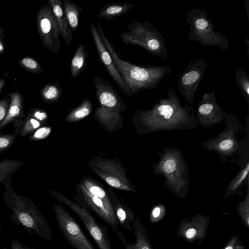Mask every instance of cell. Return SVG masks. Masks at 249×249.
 <instances>
[{
    "label": "cell",
    "instance_id": "6da1fadb",
    "mask_svg": "<svg viewBox=\"0 0 249 249\" xmlns=\"http://www.w3.org/2000/svg\"><path fill=\"white\" fill-rule=\"evenodd\" d=\"M97 31L118 71L134 94L148 89H154L167 74L171 72L169 66L142 67L122 59L111 42L105 35L101 22Z\"/></svg>",
    "mask_w": 249,
    "mask_h": 249
},
{
    "label": "cell",
    "instance_id": "7a4b0ae2",
    "mask_svg": "<svg viewBox=\"0 0 249 249\" xmlns=\"http://www.w3.org/2000/svg\"><path fill=\"white\" fill-rule=\"evenodd\" d=\"M5 188L3 200L13 212L12 221L21 225L30 234H36L48 241H52V233L47 221L33 201L18 195L11 184Z\"/></svg>",
    "mask_w": 249,
    "mask_h": 249
},
{
    "label": "cell",
    "instance_id": "3957f363",
    "mask_svg": "<svg viewBox=\"0 0 249 249\" xmlns=\"http://www.w3.org/2000/svg\"><path fill=\"white\" fill-rule=\"evenodd\" d=\"M192 111V107L187 104L182 107L174 91L169 89L168 96L160 99L150 112L153 119L156 121V129L168 131L179 129L178 126L183 129L179 123L183 125V123H186L184 121L195 118L194 114H190Z\"/></svg>",
    "mask_w": 249,
    "mask_h": 249
},
{
    "label": "cell",
    "instance_id": "277c9868",
    "mask_svg": "<svg viewBox=\"0 0 249 249\" xmlns=\"http://www.w3.org/2000/svg\"><path fill=\"white\" fill-rule=\"evenodd\" d=\"M127 29L119 36L124 44L139 47L166 59L167 49L163 36L150 22L133 20Z\"/></svg>",
    "mask_w": 249,
    "mask_h": 249
},
{
    "label": "cell",
    "instance_id": "5b68a950",
    "mask_svg": "<svg viewBox=\"0 0 249 249\" xmlns=\"http://www.w3.org/2000/svg\"><path fill=\"white\" fill-rule=\"evenodd\" d=\"M186 19L190 24L188 37L190 40H196L206 47L216 45L222 50L228 48L229 42L227 38L214 31V25L208 19L204 10L192 9L187 14Z\"/></svg>",
    "mask_w": 249,
    "mask_h": 249
},
{
    "label": "cell",
    "instance_id": "8992f818",
    "mask_svg": "<svg viewBox=\"0 0 249 249\" xmlns=\"http://www.w3.org/2000/svg\"><path fill=\"white\" fill-rule=\"evenodd\" d=\"M36 22L44 47L53 53L58 52L61 47L60 34L55 16L48 4L42 6L38 11Z\"/></svg>",
    "mask_w": 249,
    "mask_h": 249
},
{
    "label": "cell",
    "instance_id": "52a82bcc",
    "mask_svg": "<svg viewBox=\"0 0 249 249\" xmlns=\"http://www.w3.org/2000/svg\"><path fill=\"white\" fill-rule=\"evenodd\" d=\"M54 213L60 231L70 245L75 249H96L70 214L59 205Z\"/></svg>",
    "mask_w": 249,
    "mask_h": 249
},
{
    "label": "cell",
    "instance_id": "ba28073f",
    "mask_svg": "<svg viewBox=\"0 0 249 249\" xmlns=\"http://www.w3.org/2000/svg\"><path fill=\"white\" fill-rule=\"evenodd\" d=\"M206 67L207 63L202 59H195L190 62L179 77V91L189 104L194 101Z\"/></svg>",
    "mask_w": 249,
    "mask_h": 249
},
{
    "label": "cell",
    "instance_id": "9c48e42d",
    "mask_svg": "<svg viewBox=\"0 0 249 249\" xmlns=\"http://www.w3.org/2000/svg\"><path fill=\"white\" fill-rule=\"evenodd\" d=\"M66 202L81 219L98 248L112 249L108 238L107 228L99 224L88 210L68 200Z\"/></svg>",
    "mask_w": 249,
    "mask_h": 249
},
{
    "label": "cell",
    "instance_id": "30bf717a",
    "mask_svg": "<svg viewBox=\"0 0 249 249\" xmlns=\"http://www.w3.org/2000/svg\"><path fill=\"white\" fill-rule=\"evenodd\" d=\"M210 223V217L197 213L190 218L186 217L179 224L177 237L183 238L189 243L202 242L206 236Z\"/></svg>",
    "mask_w": 249,
    "mask_h": 249
},
{
    "label": "cell",
    "instance_id": "8fae6325",
    "mask_svg": "<svg viewBox=\"0 0 249 249\" xmlns=\"http://www.w3.org/2000/svg\"><path fill=\"white\" fill-rule=\"evenodd\" d=\"M90 29L99 60L106 68L109 75L117 84L121 90L127 95H134V94L131 90L127 83L116 68L109 53L99 35L97 28L92 22H90Z\"/></svg>",
    "mask_w": 249,
    "mask_h": 249
},
{
    "label": "cell",
    "instance_id": "7c38bea8",
    "mask_svg": "<svg viewBox=\"0 0 249 249\" xmlns=\"http://www.w3.org/2000/svg\"><path fill=\"white\" fill-rule=\"evenodd\" d=\"M11 98L8 112L0 123V131L4 127L12 124L17 128L22 127L26 116L24 105V97L19 91L7 94Z\"/></svg>",
    "mask_w": 249,
    "mask_h": 249
},
{
    "label": "cell",
    "instance_id": "4fadbf2b",
    "mask_svg": "<svg viewBox=\"0 0 249 249\" xmlns=\"http://www.w3.org/2000/svg\"><path fill=\"white\" fill-rule=\"evenodd\" d=\"M93 85L97 98L104 107H116L121 104L120 96L108 81L96 75L93 79Z\"/></svg>",
    "mask_w": 249,
    "mask_h": 249
},
{
    "label": "cell",
    "instance_id": "5bb4252c",
    "mask_svg": "<svg viewBox=\"0 0 249 249\" xmlns=\"http://www.w3.org/2000/svg\"><path fill=\"white\" fill-rule=\"evenodd\" d=\"M134 234L136 237L134 243H128L120 231L117 235L124 246V249H153L146 235V231L137 216L133 222Z\"/></svg>",
    "mask_w": 249,
    "mask_h": 249
},
{
    "label": "cell",
    "instance_id": "9a60e30c",
    "mask_svg": "<svg viewBox=\"0 0 249 249\" xmlns=\"http://www.w3.org/2000/svg\"><path fill=\"white\" fill-rule=\"evenodd\" d=\"M48 4L56 18L60 35L62 36L66 46H69L72 40V31L65 15L63 1L61 0H48Z\"/></svg>",
    "mask_w": 249,
    "mask_h": 249
},
{
    "label": "cell",
    "instance_id": "2e32d148",
    "mask_svg": "<svg viewBox=\"0 0 249 249\" xmlns=\"http://www.w3.org/2000/svg\"><path fill=\"white\" fill-rule=\"evenodd\" d=\"M214 93V92H213L203 94L202 99L198 106L197 116L199 115V117L210 118L211 117L217 116L218 114H225L216 101Z\"/></svg>",
    "mask_w": 249,
    "mask_h": 249
},
{
    "label": "cell",
    "instance_id": "e0dca14e",
    "mask_svg": "<svg viewBox=\"0 0 249 249\" xmlns=\"http://www.w3.org/2000/svg\"><path fill=\"white\" fill-rule=\"evenodd\" d=\"M134 4L130 3L113 2L106 4L101 9L98 17L105 18L107 21L128 11Z\"/></svg>",
    "mask_w": 249,
    "mask_h": 249
},
{
    "label": "cell",
    "instance_id": "ac0fdd59",
    "mask_svg": "<svg viewBox=\"0 0 249 249\" xmlns=\"http://www.w3.org/2000/svg\"><path fill=\"white\" fill-rule=\"evenodd\" d=\"M88 53L85 46L80 44L75 50L71 62V74L75 79L80 75L87 64Z\"/></svg>",
    "mask_w": 249,
    "mask_h": 249
},
{
    "label": "cell",
    "instance_id": "d6986e66",
    "mask_svg": "<svg viewBox=\"0 0 249 249\" xmlns=\"http://www.w3.org/2000/svg\"><path fill=\"white\" fill-rule=\"evenodd\" d=\"M21 160L4 159L0 161V183L5 187L10 185L12 181V176L22 165Z\"/></svg>",
    "mask_w": 249,
    "mask_h": 249
},
{
    "label": "cell",
    "instance_id": "ffe728a7",
    "mask_svg": "<svg viewBox=\"0 0 249 249\" xmlns=\"http://www.w3.org/2000/svg\"><path fill=\"white\" fill-rule=\"evenodd\" d=\"M63 6L65 15L71 31H76L79 25L82 8L70 0H64L63 1Z\"/></svg>",
    "mask_w": 249,
    "mask_h": 249
},
{
    "label": "cell",
    "instance_id": "44dd1931",
    "mask_svg": "<svg viewBox=\"0 0 249 249\" xmlns=\"http://www.w3.org/2000/svg\"><path fill=\"white\" fill-rule=\"evenodd\" d=\"M62 89L59 81L53 83H48L40 91L42 99L47 103L50 104L58 101L62 94Z\"/></svg>",
    "mask_w": 249,
    "mask_h": 249
},
{
    "label": "cell",
    "instance_id": "7402d4cb",
    "mask_svg": "<svg viewBox=\"0 0 249 249\" xmlns=\"http://www.w3.org/2000/svg\"><path fill=\"white\" fill-rule=\"evenodd\" d=\"M118 224L126 230L133 231L131 223L135 220V216L130 210L117 205L113 208Z\"/></svg>",
    "mask_w": 249,
    "mask_h": 249
},
{
    "label": "cell",
    "instance_id": "603a6c76",
    "mask_svg": "<svg viewBox=\"0 0 249 249\" xmlns=\"http://www.w3.org/2000/svg\"><path fill=\"white\" fill-rule=\"evenodd\" d=\"M249 170V162H247L244 168L237 174L236 177H235L229 184L224 195L225 198H227L229 196L233 194H237L238 195L241 196L239 191L241 188L242 183L247 178Z\"/></svg>",
    "mask_w": 249,
    "mask_h": 249
},
{
    "label": "cell",
    "instance_id": "cb8c5ba5",
    "mask_svg": "<svg viewBox=\"0 0 249 249\" xmlns=\"http://www.w3.org/2000/svg\"><path fill=\"white\" fill-rule=\"evenodd\" d=\"M21 68L28 72L37 74L42 71V68L39 62L32 56H25L18 61Z\"/></svg>",
    "mask_w": 249,
    "mask_h": 249
},
{
    "label": "cell",
    "instance_id": "d4e9b609",
    "mask_svg": "<svg viewBox=\"0 0 249 249\" xmlns=\"http://www.w3.org/2000/svg\"><path fill=\"white\" fill-rule=\"evenodd\" d=\"M22 127L16 128L12 133L0 135V154L7 150L13 145L17 137L20 135Z\"/></svg>",
    "mask_w": 249,
    "mask_h": 249
},
{
    "label": "cell",
    "instance_id": "484cf974",
    "mask_svg": "<svg viewBox=\"0 0 249 249\" xmlns=\"http://www.w3.org/2000/svg\"><path fill=\"white\" fill-rule=\"evenodd\" d=\"M41 125L40 122L27 114L24 119L19 136L31 135Z\"/></svg>",
    "mask_w": 249,
    "mask_h": 249
},
{
    "label": "cell",
    "instance_id": "4316f807",
    "mask_svg": "<svg viewBox=\"0 0 249 249\" xmlns=\"http://www.w3.org/2000/svg\"><path fill=\"white\" fill-rule=\"evenodd\" d=\"M237 212L244 225L248 229H249V196L248 189L243 200L238 203L237 206Z\"/></svg>",
    "mask_w": 249,
    "mask_h": 249
},
{
    "label": "cell",
    "instance_id": "83f0119b",
    "mask_svg": "<svg viewBox=\"0 0 249 249\" xmlns=\"http://www.w3.org/2000/svg\"><path fill=\"white\" fill-rule=\"evenodd\" d=\"M236 77L242 93L248 102L249 97V80L248 75L245 71L242 69H239L236 72Z\"/></svg>",
    "mask_w": 249,
    "mask_h": 249
},
{
    "label": "cell",
    "instance_id": "f1b7e54d",
    "mask_svg": "<svg viewBox=\"0 0 249 249\" xmlns=\"http://www.w3.org/2000/svg\"><path fill=\"white\" fill-rule=\"evenodd\" d=\"M166 213V210L165 206L162 204H158L153 207L150 213V222L153 224L159 222L164 217Z\"/></svg>",
    "mask_w": 249,
    "mask_h": 249
},
{
    "label": "cell",
    "instance_id": "f546056e",
    "mask_svg": "<svg viewBox=\"0 0 249 249\" xmlns=\"http://www.w3.org/2000/svg\"><path fill=\"white\" fill-rule=\"evenodd\" d=\"M160 170L161 173L167 175V177H170L178 169L177 162L175 158H166L161 163Z\"/></svg>",
    "mask_w": 249,
    "mask_h": 249
},
{
    "label": "cell",
    "instance_id": "4dcf8cb0",
    "mask_svg": "<svg viewBox=\"0 0 249 249\" xmlns=\"http://www.w3.org/2000/svg\"><path fill=\"white\" fill-rule=\"evenodd\" d=\"M51 131V129L49 127H40L30 135L28 140L33 142L44 139L50 134Z\"/></svg>",
    "mask_w": 249,
    "mask_h": 249
},
{
    "label": "cell",
    "instance_id": "1f68e13d",
    "mask_svg": "<svg viewBox=\"0 0 249 249\" xmlns=\"http://www.w3.org/2000/svg\"><path fill=\"white\" fill-rule=\"evenodd\" d=\"M221 249H245L244 243L237 235H232Z\"/></svg>",
    "mask_w": 249,
    "mask_h": 249
},
{
    "label": "cell",
    "instance_id": "d6a6232c",
    "mask_svg": "<svg viewBox=\"0 0 249 249\" xmlns=\"http://www.w3.org/2000/svg\"><path fill=\"white\" fill-rule=\"evenodd\" d=\"M27 114L38 120L41 124L48 118L46 111L39 108L34 107L31 109Z\"/></svg>",
    "mask_w": 249,
    "mask_h": 249
},
{
    "label": "cell",
    "instance_id": "836d02e7",
    "mask_svg": "<svg viewBox=\"0 0 249 249\" xmlns=\"http://www.w3.org/2000/svg\"><path fill=\"white\" fill-rule=\"evenodd\" d=\"M11 103V98L7 95L0 100V123L6 116Z\"/></svg>",
    "mask_w": 249,
    "mask_h": 249
},
{
    "label": "cell",
    "instance_id": "e575fe53",
    "mask_svg": "<svg viewBox=\"0 0 249 249\" xmlns=\"http://www.w3.org/2000/svg\"><path fill=\"white\" fill-rule=\"evenodd\" d=\"M4 29L0 26V55L2 54L5 50Z\"/></svg>",
    "mask_w": 249,
    "mask_h": 249
},
{
    "label": "cell",
    "instance_id": "d590c367",
    "mask_svg": "<svg viewBox=\"0 0 249 249\" xmlns=\"http://www.w3.org/2000/svg\"><path fill=\"white\" fill-rule=\"evenodd\" d=\"M10 249H36L29 248L17 240H13L11 242Z\"/></svg>",
    "mask_w": 249,
    "mask_h": 249
},
{
    "label": "cell",
    "instance_id": "8d00e7d4",
    "mask_svg": "<svg viewBox=\"0 0 249 249\" xmlns=\"http://www.w3.org/2000/svg\"><path fill=\"white\" fill-rule=\"evenodd\" d=\"M106 180L108 184L115 188H119L121 185L120 181L114 177H108Z\"/></svg>",
    "mask_w": 249,
    "mask_h": 249
},
{
    "label": "cell",
    "instance_id": "74e56055",
    "mask_svg": "<svg viewBox=\"0 0 249 249\" xmlns=\"http://www.w3.org/2000/svg\"><path fill=\"white\" fill-rule=\"evenodd\" d=\"M6 83V80L4 78H0V94L1 93Z\"/></svg>",
    "mask_w": 249,
    "mask_h": 249
},
{
    "label": "cell",
    "instance_id": "f35d334b",
    "mask_svg": "<svg viewBox=\"0 0 249 249\" xmlns=\"http://www.w3.org/2000/svg\"><path fill=\"white\" fill-rule=\"evenodd\" d=\"M0 229H1V225H0Z\"/></svg>",
    "mask_w": 249,
    "mask_h": 249
}]
</instances>
